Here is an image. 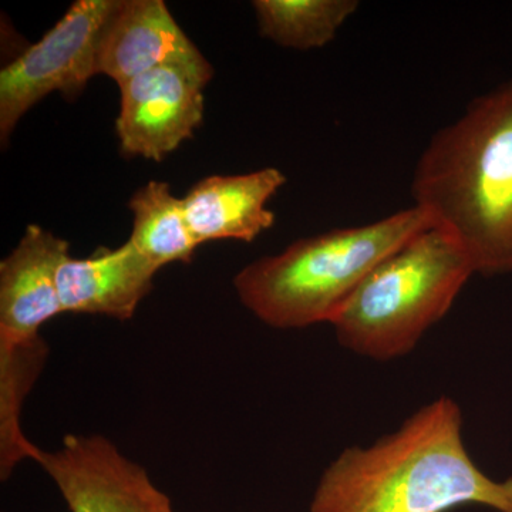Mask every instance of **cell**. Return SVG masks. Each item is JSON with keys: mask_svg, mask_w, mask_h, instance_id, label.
I'll return each mask as SVG.
<instances>
[{"mask_svg": "<svg viewBox=\"0 0 512 512\" xmlns=\"http://www.w3.org/2000/svg\"><path fill=\"white\" fill-rule=\"evenodd\" d=\"M463 424L456 400L441 396L370 446L345 448L320 476L309 512H512V477L495 481L477 466Z\"/></svg>", "mask_w": 512, "mask_h": 512, "instance_id": "1", "label": "cell"}, {"mask_svg": "<svg viewBox=\"0 0 512 512\" xmlns=\"http://www.w3.org/2000/svg\"><path fill=\"white\" fill-rule=\"evenodd\" d=\"M414 205L463 245L474 272H512V79L470 101L424 148Z\"/></svg>", "mask_w": 512, "mask_h": 512, "instance_id": "2", "label": "cell"}, {"mask_svg": "<svg viewBox=\"0 0 512 512\" xmlns=\"http://www.w3.org/2000/svg\"><path fill=\"white\" fill-rule=\"evenodd\" d=\"M436 221L417 205L360 227L302 238L245 266L234 278L239 301L269 328L329 323L396 249Z\"/></svg>", "mask_w": 512, "mask_h": 512, "instance_id": "3", "label": "cell"}, {"mask_svg": "<svg viewBox=\"0 0 512 512\" xmlns=\"http://www.w3.org/2000/svg\"><path fill=\"white\" fill-rule=\"evenodd\" d=\"M476 274L463 245L436 224L373 269L330 326L342 348L375 362L409 355Z\"/></svg>", "mask_w": 512, "mask_h": 512, "instance_id": "4", "label": "cell"}, {"mask_svg": "<svg viewBox=\"0 0 512 512\" xmlns=\"http://www.w3.org/2000/svg\"><path fill=\"white\" fill-rule=\"evenodd\" d=\"M119 0H77L39 42L0 72L2 143L53 92L76 97L97 76L101 37Z\"/></svg>", "mask_w": 512, "mask_h": 512, "instance_id": "5", "label": "cell"}, {"mask_svg": "<svg viewBox=\"0 0 512 512\" xmlns=\"http://www.w3.org/2000/svg\"><path fill=\"white\" fill-rule=\"evenodd\" d=\"M33 461L55 483L70 512H177L146 468L100 434H67Z\"/></svg>", "mask_w": 512, "mask_h": 512, "instance_id": "6", "label": "cell"}, {"mask_svg": "<svg viewBox=\"0 0 512 512\" xmlns=\"http://www.w3.org/2000/svg\"><path fill=\"white\" fill-rule=\"evenodd\" d=\"M212 76V67L163 66L120 84L121 154L160 163L174 153L204 119V87Z\"/></svg>", "mask_w": 512, "mask_h": 512, "instance_id": "7", "label": "cell"}, {"mask_svg": "<svg viewBox=\"0 0 512 512\" xmlns=\"http://www.w3.org/2000/svg\"><path fill=\"white\" fill-rule=\"evenodd\" d=\"M163 66L212 67L163 0H119L101 37L97 74L120 86Z\"/></svg>", "mask_w": 512, "mask_h": 512, "instance_id": "8", "label": "cell"}, {"mask_svg": "<svg viewBox=\"0 0 512 512\" xmlns=\"http://www.w3.org/2000/svg\"><path fill=\"white\" fill-rule=\"evenodd\" d=\"M69 244L39 225H29L0 262V342L39 338L49 320L63 315L57 271Z\"/></svg>", "mask_w": 512, "mask_h": 512, "instance_id": "9", "label": "cell"}, {"mask_svg": "<svg viewBox=\"0 0 512 512\" xmlns=\"http://www.w3.org/2000/svg\"><path fill=\"white\" fill-rule=\"evenodd\" d=\"M158 271L130 241L87 258L67 255L57 271L63 313L131 319L153 291Z\"/></svg>", "mask_w": 512, "mask_h": 512, "instance_id": "10", "label": "cell"}, {"mask_svg": "<svg viewBox=\"0 0 512 512\" xmlns=\"http://www.w3.org/2000/svg\"><path fill=\"white\" fill-rule=\"evenodd\" d=\"M285 184L286 175L275 167L204 178L183 198L192 234L200 245L218 239L255 241L274 227L275 214L268 202Z\"/></svg>", "mask_w": 512, "mask_h": 512, "instance_id": "11", "label": "cell"}, {"mask_svg": "<svg viewBox=\"0 0 512 512\" xmlns=\"http://www.w3.org/2000/svg\"><path fill=\"white\" fill-rule=\"evenodd\" d=\"M43 336L28 342H0V478L9 480L15 468L35 458L39 447L25 436L22 409L42 375L49 357Z\"/></svg>", "mask_w": 512, "mask_h": 512, "instance_id": "12", "label": "cell"}, {"mask_svg": "<svg viewBox=\"0 0 512 512\" xmlns=\"http://www.w3.org/2000/svg\"><path fill=\"white\" fill-rule=\"evenodd\" d=\"M128 207L133 212L128 241L158 269L174 262L187 264L201 247L188 224L183 198L174 197L167 183L150 181L134 192Z\"/></svg>", "mask_w": 512, "mask_h": 512, "instance_id": "13", "label": "cell"}, {"mask_svg": "<svg viewBox=\"0 0 512 512\" xmlns=\"http://www.w3.org/2000/svg\"><path fill=\"white\" fill-rule=\"evenodd\" d=\"M357 0H255L259 32L288 49H320L359 9Z\"/></svg>", "mask_w": 512, "mask_h": 512, "instance_id": "14", "label": "cell"}]
</instances>
